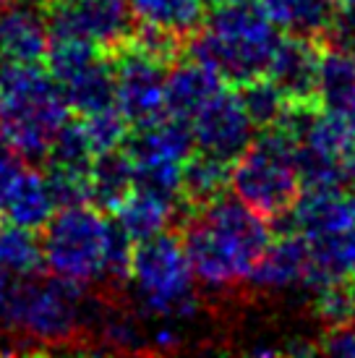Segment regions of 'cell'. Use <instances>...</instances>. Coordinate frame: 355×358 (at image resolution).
I'll list each match as a JSON object with an SVG mask.
<instances>
[{
	"label": "cell",
	"mask_w": 355,
	"mask_h": 358,
	"mask_svg": "<svg viewBox=\"0 0 355 358\" xmlns=\"http://www.w3.org/2000/svg\"><path fill=\"white\" fill-rule=\"evenodd\" d=\"M272 238L269 217L227 194L207 207L186 212L180 233L194 278L212 293L246 285Z\"/></svg>",
	"instance_id": "obj_1"
},
{
	"label": "cell",
	"mask_w": 355,
	"mask_h": 358,
	"mask_svg": "<svg viewBox=\"0 0 355 358\" xmlns=\"http://www.w3.org/2000/svg\"><path fill=\"white\" fill-rule=\"evenodd\" d=\"M282 31L256 0H238L207 10L201 29L188 40V55L215 69L230 87L266 76Z\"/></svg>",
	"instance_id": "obj_2"
},
{
	"label": "cell",
	"mask_w": 355,
	"mask_h": 358,
	"mask_svg": "<svg viewBox=\"0 0 355 358\" xmlns=\"http://www.w3.org/2000/svg\"><path fill=\"white\" fill-rule=\"evenodd\" d=\"M71 115L58 81L42 63L0 60V131L24 162L42 165Z\"/></svg>",
	"instance_id": "obj_3"
},
{
	"label": "cell",
	"mask_w": 355,
	"mask_h": 358,
	"mask_svg": "<svg viewBox=\"0 0 355 358\" xmlns=\"http://www.w3.org/2000/svg\"><path fill=\"white\" fill-rule=\"evenodd\" d=\"M115 222L94 204L58 207L42 228V264L52 278L89 290L105 285Z\"/></svg>",
	"instance_id": "obj_4"
},
{
	"label": "cell",
	"mask_w": 355,
	"mask_h": 358,
	"mask_svg": "<svg viewBox=\"0 0 355 358\" xmlns=\"http://www.w3.org/2000/svg\"><path fill=\"white\" fill-rule=\"evenodd\" d=\"M196 278L186 257L183 241L175 233L133 243L129 285L136 314L154 322H178L194 317L198 308Z\"/></svg>",
	"instance_id": "obj_5"
},
{
	"label": "cell",
	"mask_w": 355,
	"mask_h": 358,
	"mask_svg": "<svg viewBox=\"0 0 355 358\" xmlns=\"http://www.w3.org/2000/svg\"><path fill=\"white\" fill-rule=\"evenodd\" d=\"M296 147V136L280 123L259 131L230 165L233 196L269 220L282 217L300 194Z\"/></svg>",
	"instance_id": "obj_6"
},
{
	"label": "cell",
	"mask_w": 355,
	"mask_h": 358,
	"mask_svg": "<svg viewBox=\"0 0 355 358\" xmlns=\"http://www.w3.org/2000/svg\"><path fill=\"white\" fill-rule=\"evenodd\" d=\"M97 301L87 290L52 278H21L6 332L34 343H66L89 329Z\"/></svg>",
	"instance_id": "obj_7"
},
{
	"label": "cell",
	"mask_w": 355,
	"mask_h": 358,
	"mask_svg": "<svg viewBox=\"0 0 355 358\" xmlns=\"http://www.w3.org/2000/svg\"><path fill=\"white\" fill-rule=\"evenodd\" d=\"M50 40H81L115 52L131 40L136 19L129 0H45Z\"/></svg>",
	"instance_id": "obj_8"
},
{
	"label": "cell",
	"mask_w": 355,
	"mask_h": 358,
	"mask_svg": "<svg viewBox=\"0 0 355 358\" xmlns=\"http://www.w3.org/2000/svg\"><path fill=\"white\" fill-rule=\"evenodd\" d=\"M113 55L115 69V108L131 129L149 126L165 115V60L149 55L133 42L120 45Z\"/></svg>",
	"instance_id": "obj_9"
},
{
	"label": "cell",
	"mask_w": 355,
	"mask_h": 358,
	"mask_svg": "<svg viewBox=\"0 0 355 358\" xmlns=\"http://www.w3.org/2000/svg\"><path fill=\"white\" fill-rule=\"evenodd\" d=\"M188 126H191V136H194V150L222 157L227 162H233L246 150L256 131L240 102L238 87H230V84H225L198 110Z\"/></svg>",
	"instance_id": "obj_10"
},
{
	"label": "cell",
	"mask_w": 355,
	"mask_h": 358,
	"mask_svg": "<svg viewBox=\"0 0 355 358\" xmlns=\"http://www.w3.org/2000/svg\"><path fill=\"white\" fill-rule=\"evenodd\" d=\"M246 285L259 293H287V290L314 293L319 282L311 264L308 241L296 230H285L280 238H272L261 262L248 275Z\"/></svg>",
	"instance_id": "obj_11"
},
{
	"label": "cell",
	"mask_w": 355,
	"mask_h": 358,
	"mask_svg": "<svg viewBox=\"0 0 355 358\" xmlns=\"http://www.w3.org/2000/svg\"><path fill=\"white\" fill-rule=\"evenodd\" d=\"M48 48L45 0H0V60L42 63Z\"/></svg>",
	"instance_id": "obj_12"
},
{
	"label": "cell",
	"mask_w": 355,
	"mask_h": 358,
	"mask_svg": "<svg viewBox=\"0 0 355 358\" xmlns=\"http://www.w3.org/2000/svg\"><path fill=\"white\" fill-rule=\"evenodd\" d=\"M319 66L321 48L316 40L282 34L266 76L275 81L285 97L298 105H319Z\"/></svg>",
	"instance_id": "obj_13"
},
{
	"label": "cell",
	"mask_w": 355,
	"mask_h": 358,
	"mask_svg": "<svg viewBox=\"0 0 355 358\" xmlns=\"http://www.w3.org/2000/svg\"><path fill=\"white\" fill-rule=\"evenodd\" d=\"M227 81L207 63L188 55L170 63L165 73V115L191 123V118L217 94Z\"/></svg>",
	"instance_id": "obj_14"
},
{
	"label": "cell",
	"mask_w": 355,
	"mask_h": 358,
	"mask_svg": "<svg viewBox=\"0 0 355 358\" xmlns=\"http://www.w3.org/2000/svg\"><path fill=\"white\" fill-rule=\"evenodd\" d=\"M178 209H180V204L175 199L133 186V191L110 215H113V222L118 225L120 233L131 243H138V241L154 238L159 233H165L170 228V222L175 220Z\"/></svg>",
	"instance_id": "obj_15"
},
{
	"label": "cell",
	"mask_w": 355,
	"mask_h": 358,
	"mask_svg": "<svg viewBox=\"0 0 355 358\" xmlns=\"http://www.w3.org/2000/svg\"><path fill=\"white\" fill-rule=\"evenodd\" d=\"M55 209H58V201H55V194L50 189L48 176L42 170L24 168L16 176L8 196H6L3 217L21 225V228L40 233L48 225V220L55 215Z\"/></svg>",
	"instance_id": "obj_16"
},
{
	"label": "cell",
	"mask_w": 355,
	"mask_h": 358,
	"mask_svg": "<svg viewBox=\"0 0 355 358\" xmlns=\"http://www.w3.org/2000/svg\"><path fill=\"white\" fill-rule=\"evenodd\" d=\"M280 31L324 42L337 16V0H256Z\"/></svg>",
	"instance_id": "obj_17"
},
{
	"label": "cell",
	"mask_w": 355,
	"mask_h": 358,
	"mask_svg": "<svg viewBox=\"0 0 355 358\" xmlns=\"http://www.w3.org/2000/svg\"><path fill=\"white\" fill-rule=\"evenodd\" d=\"M230 165L207 152H191L180 170V209H201L230 191Z\"/></svg>",
	"instance_id": "obj_18"
},
{
	"label": "cell",
	"mask_w": 355,
	"mask_h": 358,
	"mask_svg": "<svg viewBox=\"0 0 355 358\" xmlns=\"http://www.w3.org/2000/svg\"><path fill=\"white\" fill-rule=\"evenodd\" d=\"M138 27L168 31L180 42H188L204 24L207 0H129Z\"/></svg>",
	"instance_id": "obj_19"
},
{
	"label": "cell",
	"mask_w": 355,
	"mask_h": 358,
	"mask_svg": "<svg viewBox=\"0 0 355 358\" xmlns=\"http://www.w3.org/2000/svg\"><path fill=\"white\" fill-rule=\"evenodd\" d=\"M89 183H92V204L102 212H113L136 186L129 152L120 147L94 155L89 168Z\"/></svg>",
	"instance_id": "obj_20"
},
{
	"label": "cell",
	"mask_w": 355,
	"mask_h": 358,
	"mask_svg": "<svg viewBox=\"0 0 355 358\" xmlns=\"http://www.w3.org/2000/svg\"><path fill=\"white\" fill-rule=\"evenodd\" d=\"M0 269L16 278L40 275L45 264H42V241L37 230L21 228L10 220H0Z\"/></svg>",
	"instance_id": "obj_21"
},
{
	"label": "cell",
	"mask_w": 355,
	"mask_h": 358,
	"mask_svg": "<svg viewBox=\"0 0 355 358\" xmlns=\"http://www.w3.org/2000/svg\"><path fill=\"white\" fill-rule=\"evenodd\" d=\"M238 94H240V102H243V108H246L251 123L256 126V131L275 126L290 105L285 92L280 90L269 76H259V79L240 84Z\"/></svg>",
	"instance_id": "obj_22"
},
{
	"label": "cell",
	"mask_w": 355,
	"mask_h": 358,
	"mask_svg": "<svg viewBox=\"0 0 355 358\" xmlns=\"http://www.w3.org/2000/svg\"><path fill=\"white\" fill-rule=\"evenodd\" d=\"M79 123L87 134V141L94 155L120 150L131 134L129 120L123 118V113L115 105L97 110V113H89V115H79Z\"/></svg>",
	"instance_id": "obj_23"
},
{
	"label": "cell",
	"mask_w": 355,
	"mask_h": 358,
	"mask_svg": "<svg viewBox=\"0 0 355 358\" xmlns=\"http://www.w3.org/2000/svg\"><path fill=\"white\" fill-rule=\"evenodd\" d=\"M314 314L324 327L345 324L355 319V282L335 280L311 293Z\"/></svg>",
	"instance_id": "obj_24"
},
{
	"label": "cell",
	"mask_w": 355,
	"mask_h": 358,
	"mask_svg": "<svg viewBox=\"0 0 355 358\" xmlns=\"http://www.w3.org/2000/svg\"><path fill=\"white\" fill-rule=\"evenodd\" d=\"M319 353L337 358H355V319L345 322V324H335L326 327V332L321 335V343H316Z\"/></svg>",
	"instance_id": "obj_25"
},
{
	"label": "cell",
	"mask_w": 355,
	"mask_h": 358,
	"mask_svg": "<svg viewBox=\"0 0 355 358\" xmlns=\"http://www.w3.org/2000/svg\"><path fill=\"white\" fill-rule=\"evenodd\" d=\"M24 170V157L8 144V139L3 136L0 131V215H3V207H6V196H8L13 180Z\"/></svg>",
	"instance_id": "obj_26"
},
{
	"label": "cell",
	"mask_w": 355,
	"mask_h": 358,
	"mask_svg": "<svg viewBox=\"0 0 355 358\" xmlns=\"http://www.w3.org/2000/svg\"><path fill=\"white\" fill-rule=\"evenodd\" d=\"M21 278L10 275L6 269H0V329L6 332L8 327L10 308H13V299H16V290H19Z\"/></svg>",
	"instance_id": "obj_27"
},
{
	"label": "cell",
	"mask_w": 355,
	"mask_h": 358,
	"mask_svg": "<svg viewBox=\"0 0 355 358\" xmlns=\"http://www.w3.org/2000/svg\"><path fill=\"white\" fill-rule=\"evenodd\" d=\"M209 6H225V3H238V0H207Z\"/></svg>",
	"instance_id": "obj_28"
}]
</instances>
